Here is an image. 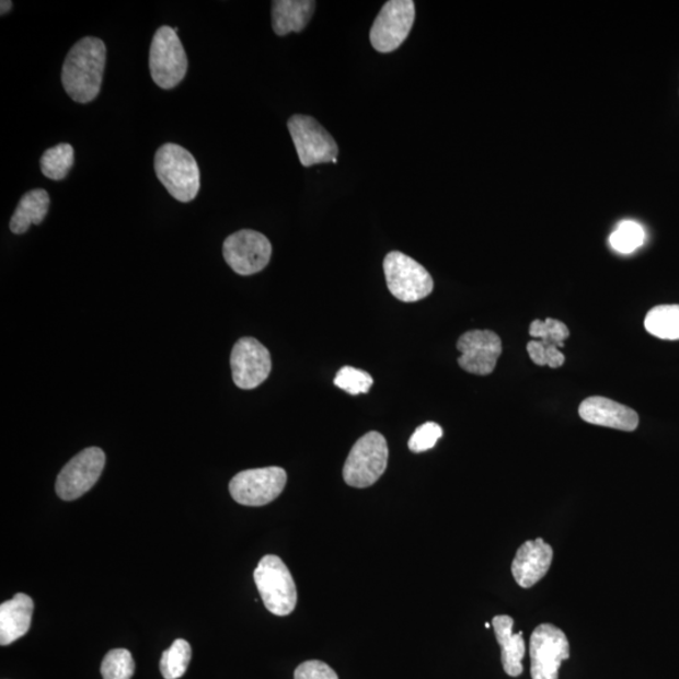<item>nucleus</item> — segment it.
Masks as SVG:
<instances>
[{
	"instance_id": "4be33fe9",
	"label": "nucleus",
	"mask_w": 679,
	"mask_h": 679,
	"mask_svg": "<svg viewBox=\"0 0 679 679\" xmlns=\"http://www.w3.org/2000/svg\"><path fill=\"white\" fill-rule=\"evenodd\" d=\"M73 163L74 150L70 143H58L42 156L41 170L48 180L62 181L70 173Z\"/></svg>"
},
{
	"instance_id": "f3484780",
	"label": "nucleus",
	"mask_w": 679,
	"mask_h": 679,
	"mask_svg": "<svg viewBox=\"0 0 679 679\" xmlns=\"http://www.w3.org/2000/svg\"><path fill=\"white\" fill-rule=\"evenodd\" d=\"M34 610L33 599L23 592L0 606V644L10 645L28 633Z\"/></svg>"
},
{
	"instance_id": "f8f14e48",
	"label": "nucleus",
	"mask_w": 679,
	"mask_h": 679,
	"mask_svg": "<svg viewBox=\"0 0 679 679\" xmlns=\"http://www.w3.org/2000/svg\"><path fill=\"white\" fill-rule=\"evenodd\" d=\"M223 256L235 274L251 276L267 267L272 245L266 235L252 229H242L227 238Z\"/></svg>"
},
{
	"instance_id": "0eeeda50",
	"label": "nucleus",
	"mask_w": 679,
	"mask_h": 679,
	"mask_svg": "<svg viewBox=\"0 0 679 679\" xmlns=\"http://www.w3.org/2000/svg\"><path fill=\"white\" fill-rule=\"evenodd\" d=\"M287 473L281 467L242 471L229 483L235 503L260 507L275 500L286 487Z\"/></svg>"
},
{
	"instance_id": "a211bd4d",
	"label": "nucleus",
	"mask_w": 679,
	"mask_h": 679,
	"mask_svg": "<svg viewBox=\"0 0 679 679\" xmlns=\"http://www.w3.org/2000/svg\"><path fill=\"white\" fill-rule=\"evenodd\" d=\"M492 626L500 647V661L505 672L509 677H519L523 672L522 660L526 653L523 633H514L515 622L508 615L495 617Z\"/></svg>"
},
{
	"instance_id": "39448f33",
	"label": "nucleus",
	"mask_w": 679,
	"mask_h": 679,
	"mask_svg": "<svg viewBox=\"0 0 679 679\" xmlns=\"http://www.w3.org/2000/svg\"><path fill=\"white\" fill-rule=\"evenodd\" d=\"M149 67L152 80L164 90L176 88L188 71V58L182 41L169 25L160 27L152 38Z\"/></svg>"
},
{
	"instance_id": "f257e3e1",
	"label": "nucleus",
	"mask_w": 679,
	"mask_h": 679,
	"mask_svg": "<svg viewBox=\"0 0 679 679\" xmlns=\"http://www.w3.org/2000/svg\"><path fill=\"white\" fill-rule=\"evenodd\" d=\"M106 66V46L96 37H84L68 53L62 68L65 91L79 104L99 96Z\"/></svg>"
},
{
	"instance_id": "9b49d317",
	"label": "nucleus",
	"mask_w": 679,
	"mask_h": 679,
	"mask_svg": "<svg viewBox=\"0 0 679 679\" xmlns=\"http://www.w3.org/2000/svg\"><path fill=\"white\" fill-rule=\"evenodd\" d=\"M106 456L101 448L83 449L68 462L56 481V492L64 500L78 499L89 492L105 469Z\"/></svg>"
},
{
	"instance_id": "aec40b11",
	"label": "nucleus",
	"mask_w": 679,
	"mask_h": 679,
	"mask_svg": "<svg viewBox=\"0 0 679 679\" xmlns=\"http://www.w3.org/2000/svg\"><path fill=\"white\" fill-rule=\"evenodd\" d=\"M49 195L45 189H34L25 193L11 219V231L23 234L32 225L44 222L49 209Z\"/></svg>"
},
{
	"instance_id": "dca6fc26",
	"label": "nucleus",
	"mask_w": 679,
	"mask_h": 679,
	"mask_svg": "<svg viewBox=\"0 0 679 679\" xmlns=\"http://www.w3.org/2000/svg\"><path fill=\"white\" fill-rule=\"evenodd\" d=\"M554 550L542 539L526 541L514 559L511 572L523 589L532 588L553 564Z\"/></svg>"
},
{
	"instance_id": "b1692460",
	"label": "nucleus",
	"mask_w": 679,
	"mask_h": 679,
	"mask_svg": "<svg viewBox=\"0 0 679 679\" xmlns=\"http://www.w3.org/2000/svg\"><path fill=\"white\" fill-rule=\"evenodd\" d=\"M530 335L540 338L539 342L546 347H564L566 338L571 336V331L564 322L555 319H546L545 321L534 320L530 326Z\"/></svg>"
},
{
	"instance_id": "c756f323",
	"label": "nucleus",
	"mask_w": 679,
	"mask_h": 679,
	"mask_svg": "<svg viewBox=\"0 0 679 679\" xmlns=\"http://www.w3.org/2000/svg\"><path fill=\"white\" fill-rule=\"evenodd\" d=\"M295 679H338V676L324 661L308 660L296 668Z\"/></svg>"
},
{
	"instance_id": "9d476101",
	"label": "nucleus",
	"mask_w": 679,
	"mask_h": 679,
	"mask_svg": "<svg viewBox=\"0 0 679 679\" xmlns=\"http://www.w3.org/2000/svg\"><path fill=\"white\" fill-rule=\"evenodd\" d=\"M571 657L565 633L553 624H541L530 640L531 678L557 679L563 661Z\"/></svg>"
},
{
	"instance_id": "bb28decb",
	"label": "nucleus",
	"mask_w": 679,
	"mask_h": 679,
	"mask_svg": "<svg viewBox=\"0 0 679 679\" xmlns=\"http://www.w3.org/2000/svg\"><path fill=\"white\" fill-rule=\"evenodd\" d=\"M334 384L350 395H359L369 393L373 380L367 371L344 367L336 373Z\"/></svg>"
},
{
	"instance_id": "5701e85b",
	"label": "nucleus",
	"mask_w": 679,
	"mask_h": 679,
	"mask_svg": "<svg viewBox=\"0 0 679 679\" xmlns=\"http://www.w3.org/2000/svg\"><path fill=\"white\" fill-rule=\"evenodd\" d=\"M192 659L191 644L176 640L160 659V672L165 679H177L185 675Z\"/></svg>"
},
{
	"instance_id": "a878e982",
	"label": "nucleus",
	"mask_w": 679,
	"mask_h": 679,
	"mask_svg": "<svg viewBox=\"0 0 679 679\" xmlns=\"http://www.w3.org/2000/svg\"><path fill=\"white\" fill-rule=\"evenodd\" d=\"M135 674V660L126 649H113L107 653L101 665L104 679H131Z\"/></svg>"
},
{
	"instance_id": "7ed1b4c3",
	"label": "nucleus",
	"mask_w": 679,
	"mask_h": 679,
	"mask_svg": "<svg viewBox=\"0 0 679 679\" xmlns=\"http://www.w3.org/2000/svg\"><path fill=\"white\" fill-rule=\"evenodd\" d=\"M253 576L263 605L269 613L278 617L290 615L297 605V589L283 559L276 555L262 557Z\"/></svg>"
},
{
	"instance_id": "6e6552de",
	"label": "nucleus",
	"mask_w": 679,
	"mask_h": 679,
	"mask_svg": "<svg viewBox=\"0 0 679 679\" xmlns=\"http://www.w3.org/2000/svg\"><path fill=\"white\" fill-rule=\"evenodd\" d=\"M301 164L310 168L317 164L333 163L337 158L338 147L324 127L315 118L294 115L287 123Z\"/></svg>"
},
{
	"instance_id": "c85d7f7f",
	"label": "nucleus",
	"mask_w": 679,
	"mask_h": 679,
	"mask_svg": "<svg viewBox=\"0 0 679 679\" xmlns=\"http://www.w3.org/2000/svg\"><path fill=\"white\" fill-rule=\"evenodd\" d=\"M528 353L531 360L540 367L557 369L565 364V355L557 347L543 346L539 340H532L528 344Z\"/></svg>"
},
{
	"instance_id": "f03ea898",
	"label": "nucleus",
	"mask_w": 679,
	"mask_h": 679,
	"mask_svg": "<svg viewBox=\"0 0 679 679\" xmlns=\"http://www.w3.org/2000/svg\"><path fill=\"white\" fill-rule=\"evenodd\" d=\"M156 173L172 197L188 203L200 189V172L197 160L176 143H165L156 154Z\"/></svg>"
},
{
	"instance_id": "7c9ffc66",
	"label": "nucleus",
	"mask_w": 679,
	"mask_h": 679,
	"mask_svg": "<svg viewBox=\"0 0 679 679\" xmlns=\"http://www.w3.org/2000/svg\"><path fill=\"white\" fill-rule=\"evenodd\" d=\"M12 7L13 3L11 0H2V3H0V14L5 15L7 13H10Z\"/></svg>"
},
{
	"instance_id": "4468645a",
	"label": "nucleus",
	"mask_w": 679,
	"mask_h": 679,
	"mask_svg": "<svg viewBox=\"0 0 679 679\" xmlns=\"http://www.w3.org/2000/svg\"><path fill=\"white\" fill-rule=\"evenodd\" d=\"M457 349L461 353L458 364L464 371L490 376L503 354V342L494 331L473 330L458 340Z\"/></svg>"
},
{
	"instance_id": "20e7f679",
	"label": "nucleus",
	"mask_w": 679,
	"mask_h": 679,
	"mask_svg": "<svg viewBox=\"0 0 679 679\" xmlns=\"http://www.w3.org/2000/svg\"><path fill=\"white\" fill-rule=\"evenodd\" d=\"M389 460L387 439L379 431H369L354 447L344 465V481L355 488H367L384 474Z\"/></svg>"
},
{
	"instance_id": "393cba45",
	"label": "nucleus",
	"mask_w": 679,
	"mask_h": 679,
	"mask_svg": "<svg viewBox=\"0 0 679 679\" xmlns=\"http://www.w3.org/2000/svg\"><path fill=\"white\" fill-rule=\"evenodd\" d=\"M644 242V229L641 225L633 222V220H624L610 235L611 248L624 254L638 250Z\"/></svg>"
},
{
	"instance_id": "2eb2a0df",
	"label": "nucleus",
	"mask_w": 679,
	"mask_h": 679,
	"mask_svg": "<svg viewBox=\"0 0 679 679\" xmlns=\"http://www.w3.org/2000/svg\"><path fill=\"white\" fill-rule=\"evenodd\" d=\"M579 415L584 422L611 429L633 431L640 426L638 413L605 396L585 399Z\"/></svg>"
},
{
	"instance_id": "cd10ccee",
	"label": "nucleus",
	"mask_w": 679,
	"mask_h": 679,
	"mask_svg": "<svg viewBox=\"0 0 679 679\" xmlns=\"http://www.w3.org/2000/svg\"><path fill=\"white\" fill-rule=\"evenodd\" d=\"M444 436V429L435 422L424 423L423 426L415 429L407 447L414 453L429 451L437 445V441Z\"/></svg>"
},
{
	"instance_id": "ddd939ff",
	"label": "nucleus",
	"mask_w": 679,
	"mask_h": 679,
	"mask_svg": "<svg viewBox=\"0 0 679 679\" xmlns=\"http://www.w3.org/2000/svg\"><path fill=\"white\" fill-rule=\"evenodd\" d=\"M231 368L234 384L252 390L265 381L272 369L271 355L266 346L253 337H242L233 346Z\"/></svg>"
},
{
	"instance_id": "6ab92c4d",
	"label": "nucleus",
	"mask_w": 679,
	"mask_h": 679,
	"mask_svg": "<svg viewBox=\"0 0 679 679\" xmlns=\"http://www.w3.org/2000/svg\"><path fill=\"white\" fill-rule=\"evenodd\" d=\"M312 0H276L272 3V27L277 36H287L306 28L315 12Z\"/></svg>"
},
{
	"instance_id": "423d86ee",
	"label": "nucleus",
	"mask_w": 679,
	"mask_h": 679,
	"mask_svg": "<svg viewBox=\"0 0 679 679\" xmlns=\"http://www.w3.org/2000/svg\"><path fill=\"white\" fill-rule=\"evenodd\" d=\"M384 274L389 291L403 302L426 299L435 288L429 272L402 252H390L384 260Z\"/></svg>"
},
{
	"instance_id": "1a4fd4ad",
	"label": "nucleus",
	"mask_w": 679,
	"mask_h": 679,
	"mask_svg": "<svg viewBox=\"0 0 679 679\" xmlns=\"http://www.w3.org/2000/svg\"><path fill=\"white\" fill-rule=\"evenodd\" d=\"M415 20L412 0H390L379 12L370 31V42L380 54L393 53L410 36Z\"/></svg>"
},
{
	"instance_id": "2f4dec72",
	"label": "nucleus",
	"mask_w": 679,
	"mask_h": 679,
	"mask_svg": "<svg viewBox=\"0 0 679 679\" xmlns=\"http://www.w3.org/2000/svg\"><path fill=\"white\" fill-rule=\"evenodd\" d=\"M486 628H487V630H488V628H491V624H490V623H486Z\"/></svg>"
},
{
	"instance_id": "412c9836",
	"label": "nucleus",
	"mask_w": 679,
	"mask_h": 679,
	"mask_svg": "<svg viewBox=\"0 0 679 679\" xmlns=\"http://www.w3.org/2000/svg\"><path fill=\"white\" fill-rule=\"evenodd\" d=\"M645 330L661 340H679V304H660L645 317Z\"/></svg>"
}]
</instances>
